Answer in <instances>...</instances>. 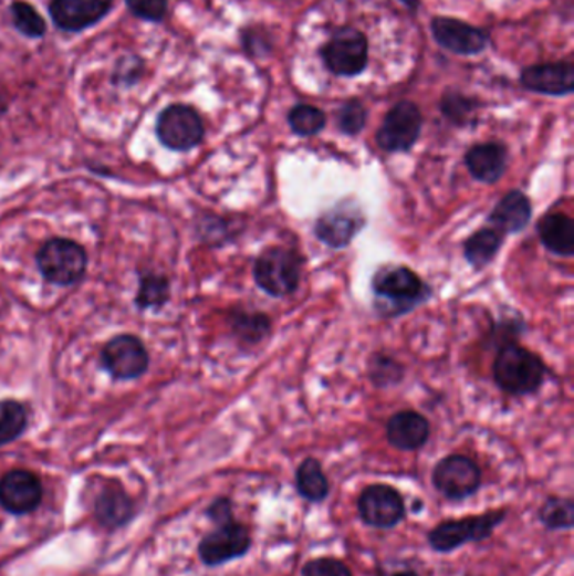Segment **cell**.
<instances>
[{
	"instance_id": "obj_37",
	"label": "cell",
	"mask_w": 574,
	"mask_h": 576,
	"mask_svg": "<svg viewBox=\"0 0 574 576\" xmlns=\"http://www.w3.org/2000/svg\"><path fill=\"white\" fill-rule=\"evenodd\" d=\"M243 46L251 56H263L272 51V35H268L264 29H248L243 32Z\"/></svg>"
},
{
	"instance_id": "obj_2",
	"label": "cell",
	"mask_w": 574,
	"mask_h": 576,
	"mask_svg": "<svg viewBox=\"0 0 574 576\" xmlns=\"http://www.w3.org/2000/svg\"><path fill=\"white\" fill-rule=\"evenodd\" d=\"M544 376L546 366L543 359L518 344L502 347L493 363V378L509 395H532L543 385Z\"/></svg>"
},
{
	"instance_id": "obj_35",
	"label": "cell",
	"mask_w": 574,
	"mask_h": 576,
	"mask_svg": "<svg viewBox=\"0 0 574 576\" xmlns=\"http://www.w3.org/2000/svg\"><path fill=\"white\" fill-rule=\"evenodd\" d=\"M135 18L147 22H163L169 12V0H125Z\"/></svg>"
},
{
	"instance_id": "obj_1",
	"label": "cell",
	"mask_w": 574,
	"mask_h": 576,
	"mask_svg": "<svg viewBox=\"0 0 574 576\" xmlns=\"http://www.w3.org/2000/svg\"><path fill=\"white\" fill-rule=\"evenodd\" d=\"M208 514L218 527L206 534L199 545L202 563L219 566L247 555L251 546L250 530L234 521L231 501L226 498L216 499Z\"/></svg>"
},
{
	"instance_id": "obj_18",
	"label": "cell",
	"mask_w": 574,
	"mask_h": 576,
	"mask_svg": "<svg viewBox=\"0 0 574 576\" xmlns=\"http://www.w3.org/2000/svg\"><path fill=\"white\" fill-rule=\"evenodd\" d=\"M386 437L395 449L413 452L421 449L430 437V423L418 411L405 410L393 415L386 425Z\"/></svg>"
},
{
	"instance_id": "obj_5",
	"label": "cell",
	"mask_w": 574,
	"mask_h": 576,
	"mask_svg": "<svg viewBox=\"0 0 574 576\" xmlns=\"http://www.w3.org/2000/svg\"><path fill=\"white\" fill-rule=\"evenodd\" d=\"M88 255L85 248L73 240L54 238L43 244L38 253V266L48 282L73 285L85 275Z\"/></svg>"
},
{
	"instance_id": "obj_3",
	"label": "cell",
	"mask_w": 574,
	"mask_h": 576,
	"mask_svg": "<svg viewBox=\"0 0 574 576\" xmlns=\"http://www.w3.org/2000/svg\"><path fill=\"white\" fill-rule=\"evenodd\" d=\"M428 286L406 266H386L373 279V291L380 314L388 317L411 311L428 297Z\"/></svg>"
},
{
	"instance_id": "obj_12",
	"label": "cell",
	"mask_w": 574,
	"mask_h": 576,
	"mask_svg": "<svg viewBox=\"0 0 574 576\" xmlns=\"http://www.w3.org/2000/svg\"><path fill=\"white\" fill-rule=\"evenodd\" d=\"M102 363L113 378L135 379L147 371L148 354L140 339L125 334L113 337L103 347Z\"/></svg>"
},
{
	"instance_id": "obj_22",
	"label": "cell",
	"mask_w": 574,
	"mask_h": 576,
	"mask_svg": "<svg viewBox=\"0 0 574 576\" xmlns=\"http://www.w3.org/2000/svg\"><path fill=\"white\" fill-rule=\"evenodd\" d=\"M131 498L124 489L109 484L100 492L95 501V513L100 523L105 526H121L127 523L134 514Z\"/></svg>"
},
{
	"instance_id": "obj_13",
	"label": "cell",
	"mask_w": 574,
	"mask_h": 576,
	"mask_svg": "<svg viewBox=\"0 0 574 576\" xmlns=\"http://www.w3.org/2000/svg\"><path fill=\"white\" fill-rule=\"evenodd\" d=\"M435 41L445 50L462 56L480 54L489 44V34L483 29L453 18H435L431 21Z\"/></svg>"
},
{
	"instance_id": "obj_14",
	"label": "cell",
	"mask_w": 574,
	"mask_h": 576,
	"mask_svg": "<svg viewBox=\"0 0 574 576\" xmlns=\"http://www.w3.org/2000/svg\"><path fill=\"white\" fill-rule=\"evenodd\" d=\"M113 0H53L50 15L64 32H82L98 24L109 14Z\"/></svg>"
},
{
	"instance_id": "obj_15",
	"label": "cell",
	"mask_w": 574,
	"mask_h": 576,
	"mask_svg": "<svg viewBox=\"0 0 574 576\" xmlns=\"http://www.w3.org/2000/svg\"><path fill=\"white\" fill-rule=\"evenodd\" d=\"M43 488L29 471H11L0 479V504L8 513L22 516L40 506Z\"/></svg>"
},
{
	"instance_id": "obj_7",
	"label": "cell",
	"mask_w": 574,
	"mask_h": 576,
	"mask_svg": "<svg viewBox=\"0 0 574 576\" xmlns=\"http://www.w3.org/2000/svg\"><path fill=\"white\" fill-rule=\"evenodd\" d=\"M322 60L331 73L337 76H357L369 63V43L359 29H335L331 40L321 51Z\"/></svg>"
},
{
	"instance_id": "obj_30",
	"label": "cell",
	"mask_w": 574,
	"mask_h": 576,
	"mask_svg": "<svg viewBox=\"0 0 574 576\" xmlns=\"http://www.w3.org/2000/svg\"><path fill=\"white\" fill-rule=\"evenodd\" d=\"M169 280L156 273L142 276L138 289L137 305L142 308L163 307L169 301Z\"/></svg>"
},
{
	"instance_id": "obj_38",
	"label": "cell",
	"mask_w": 574,
	"mask_h": 576,
	"mask_svg": "<svg viewBox=\"0 0 574 576\" xmlns=\"http://www.w3.org/2000/svg\"><path fill=\"white\" fill-rule=\"evenodd\" d=\"M9 108V96L6 92L4 86L0 85V117L8 112Z\"/></svg>"
},
{
	"instance_id": "obj_17",
	"label": "cell",
	"mask_w": 574,
	"mask_h": 576,
	"mask_svg": "<svg viewBox=\"0 0 574 576\" xmlns=\"http://www.w3.org/2000/svg\"><path fill=\"white\" fill-rule=\"evenodd\" d=\"M364 227V216L357 208H344L335 206L331 211L324 212L315 223L314 233L322 243L341 250L346 248Z\"/></svg>"
},
{
	"instance_id": "obj_31",
	"label": "cell",
	"mask_w": 574,
	"mask_h": 576,
	"mask_svg": "<svg viewBox=\"0 0 574 576\" xmlns=\"http://www.w3.org/2000/svg\"><path fill=\"white\" fill-rule=\"evenodd\" d=\"M440 108L448 121L457 125H466L477 111V102L462 93H447L441 98Z\"/></svg>"
},
{
	"instance_id": "obj_16",
	"label": "cell",
	"mask_w": 574,
	"mask_h": 576,
	"mask_svg": "<svg viewBox=\"0 0 574 576\" xmlns=\"http://www.w3.org/2000/svg\"><path fill=\"white\" fill-rule=\"evenodd\" d=\"M521 85L541 95H570L574 90V66L570 61L532 64L522 70Z\"/></svg>"
},
{
	"instance_id": "obj_4",
	"label": "cell",
	"mask_w": 574,
	"mask_h": 576,
	"mask_svg": "<svg viewBox=\"0 0 574 576\" xmlns=\"http://www.w3.org/2000/svg\"><path fill=\"white\" fill-rule=\"evenodd\" d=\"M302 266V256L296 251L283 247L267 248L254 262V282L264 294L286 297L299 289Z\"/></svg>"
},
{
	"instance_id": "obj_19",
	"label": "cell",
	"mask_w": 574,
	"mask_h": 576,
	"mask_svg": "<svg viewBox=\"0 0 574 576\" xmlns=\"http://www.w3.org/2000/svg\"><path fill=\"white\" fill-rule=\"evenodd\" d=\"M467 169L477 181L493 185L508 169V149L499 142L477 144L466 154Z\"/></svg>"
},
{
	"instance_id": "obj_11",
	"label": "cell",
	"mask_w": 574,
	"mask_h": 576,
	"mask_svg": "<svg viewBox=\"0 0 574 576\" xmlns=\"http://www.w3.org/2000/svg\"><path fill=\"white\" fill-rule=\"evenodd\" d=\"M357 511L367 526L389 530L401 523L406 507L401 494L395 488L374 484L361 492Z\"/></svg>"
},
{
	"instance_id": "obj_25",
	"label": "cell",
	"mask_w": 574,
	"mask_h": 576,
	"mask_svg": "<svg viewBox=\"0 0 574 576\" xmlns=\"http://www.w3.org/2000/svg\"><path fill=\"white\" fill-rule=\"evenodd\" d=\"M11 18L14 28L29 40H40L46 34L48 25L43 15L38 12L34 6L28 4L24 0H15L11 4Z\"/></svg>"
},
{
	"instance_id": "obj_32",
	"label": "cell",
	"mask_w": 574,
	"mask_h": 576,
	"mask_svg": "<svg viewBox=\"0 0 574 576\" xmlns=\"http://www.w3.org/2000/svg\"><path fill=\"white\" fill-rule=\"evenodd\" d=\"M369 378L374 385H396L401 381L403 366L393 357L374 354L369 362Z\"/></svg>"
},
{
	"instance_id": "obj_20",
	"label": "cell",
	"mask_w": 574,
	"mask_h": 576,
	"mask_svg": "<svg viewBox=\"0 0 574 576\" xmlns=\"http://www.w3.org/2000/svg\"><path fill=\"white\" fill-rule=\"evenodd\" d=\"M532 218L531 199L521 191H511L497 202L489 221L501 233H519Z\"/></svg>"
},
{
	"instance_id": "obj_36",
	"label": "cell",
	"mask_w": 574,
	"mask_h": 576,
	"mask_svg": "<svg viewBox=\"0 0 574 576\" xmlns=\"http://www.w3.org/2000/svg\"><path fill=\"white\" fill-rule=\"evenodd\" d=\"M302 576H353V573L341 559L315 558L303 566Z\"/></svg>"
},
{
	"instance_id": "obj_21",
	"label": "cell",
	"mask_w": 574,
	"mask_h": 576,
	"mask_svg": "<svg viewBox=\"0 0 574 576\" xmlns=\"http://www.w3.org/2000/svg\"><path fill=\"white\" fill-rule=\"evenodd\" d=\"M541 243L560 256H573L574 223L564 212H551L538 224Z\"/></svg>"
},
{
	"instance_id": "obj_26",
	"label": "cell",
	"mask_w": 574,
	"mask_h": 576,
	"mask_svg": "<svg viewBox=\"0 0 574 576\" xmlns=\"http://www.w3.org/2000/svg\"><path fill=\"white\" fill-rule=\"evenodd\" d=\"M233 333L248 344H258L272 329V322L260 312H238L231 318Z\"/></svg>"
},
{
	"instance_id": "obj_34",
	"label": "cell",
	"mask_w": 574,
	"mask_h": 576,
	"mask_svg": "<svg viewBox=\"0 0 574 576\" xmlns=\"http://www.w3.org/2000/svg\"><path fill=\"white\" fill-rule=\"evenodd\" d=\"M144 75V61L137 54H125L113 67L112 83L118 86H134Z\"/></svg>"
},
{
	"instance_id": "obj_27",
	"label": "cell",
	"mask_w": 574,
	"mask_h": 576,
	"mask_svg": "<svg viewBox=\"0 0 574 576\" xmlns=\"http://www.w3.org/2000/svg\"><path fill=\"white\" fill-rule=\"evenodd\" d=\"M28 427L24 407L14 400L0 401V447L14 442Z\"/></svg>"
},
{
	"instance_id": "obj_10",
	"label": "cell",
	"mask_w": 574,
	"mask_h": 576,
	"mask_svg": "<svg viewBox=\"0 0 574 576\" xmlns=\"http://www.w3.org/2000/svg\"><path fill=\"white\" fill-rule=\"evenodd\" d=\"M435 489L447 499L462 501L480 489L479 465L466 455H448L435 465L431 475Z\"/></svg>"
},
{
	"instance_id": "obj_9",
	"label": "cell",
	"mask_w": 574,
	"mask_h": 576,
	"mask_svg": "<svg viewBox=\"0 0 574 576\" xmlns=\"http://www.w3.org/2000/svg\"><path fill=\"white\" fill-rule=\"evenodd\" d=\"M424 128V115L413 102L396 103L377 130V146L385 153H408Z\"/></svg>"
},
{
	"instance_id": "obj_8",
	"label": "cell",
	"mask_w": 574,
	"mask_h": 576,
	"mask_svg": "<svg viewBox=\"0 0 574 576\" xmlns=\"http://www.w3.org/2000/svg\"><path fill=\"white\" fill-rule=\"evenodd\" d=\"M156 132L167 149L187 153L201 144L205 138V124L201 115L192 106L176 103L160 112Z\"/></svg>"
},
{
	"instance_id": "obj_29",
	"label": "cell",
	"mask_w": 574,
	"mask_h": 576,
	"mask_svg": "<svg viewBox=\"0 0 574 576\" xmlns=\"http://www.w3.org/2000/svg\"><path fill=\"white\" fill-rule=\"evenodd\" d=\"M540 520L547 530H571L574 523V504L571 499H546L540 510Z\"/></svg>"
},
{
	"instance_id": "obj_6",
	"label": "cell",
	"mask_w": 574,
	"mask_h": 576,
	"mask_svg": "<svg viewBox=\"0 0 574 576\" xmlns=\"http://www.w3.org/2000/svg\"><path fill=\"white\" fill-rule=\"evenodd\" d=\"M508 517V511H489L482 516L445 521L428 534V542L435 552L450 553L467 543L483 542L499 524Z\"/></svg>"
},
{
	"instance_id": "obj_24",
	"label": "cell",
	"mask_w": 574,
	"mask_h": 576,
	"mask_svg": "<svg viewBox=\"0 0 574 576\" xmlns=\"http://www.w3.org/2000/svg\"><path fill=\"white\" fill-rule=\"evenodd\" d=\"M296 491L300 492L303 499L311 502H322L331 491L327 475L322 471V465L319 460L305 459L296 469Z\"/></svg>"
},
{
	"instance_id": "obj_39",
	"label": "cell",
	"mask_w": 574,
	"mask_h": 576,
	"mask_svg": "<svg viewBox=\"0 0 574 576\" xmlns=\"http://www.w3.org/2000/svg\"><path fill=\"white\" fill-rule=\"evenodd\" d=\"M403 2H405V4L408 6L409 9H413V11H415V9H418L419 6L418 0H403Z\"/></svg>"
},
{
	"instance_id": "obj_33",
	"label": "cell",
	"mask_w": 574,
	"mask_h": 576,
	"mask_svg": "<svg viewBox=\"0 0 574 576\" xmlns=\"http://www.w3.org/2000/svg\"><path fill=\"white\" fill-rule=\"evenodd\" d=\"M367 111L359 100H349L341 106L337 115V124L341 132L346 135H357L366 127Z\"/></svg>"
},
{
	"instance_id": "obj_40",
	"label": "cell",
	"mask_w": 574,
	"mask_h": 576,
	"mask_svg": "<svg viewBox=\"0 0 574 576\" xmlns=\"http://www.w3.org/2000/svg\"><path fill=\"white\" fill-rule=\"evenodd\" d=\"M395 576H418V575H416L415 572H401V573H396Z\"/></svg>"
},
{
	"instance_id": "obj_28",
	"label": "cell",
	"mask_w": 574,
	"mask_h": 576,
	"mask_svg": "<svg viewBox=\"0 0 574 576\" xmlns=\"http://www.w3.org/2000/svg\"><path fill=\"white\" fill-rule=\"evenodd\" d=\"M327 117L314 105H296L289 112V125L293 134L300 137H312L324 130Z\"/></svg>"
},
{
	"instance_id": "obj_23",
	"label": "cell",
	"mask_w": 574,
	"mask_h": 576,
	"mask_svg": "<svg viewBox=\"0 0 574 576\" xmlns=\"http://www.w3.org/2000/svg\"><path fill=\"white\" fill-rule=\"evenodd\" d=\"M502 243H504V237H502L501 231H497L495 228H482L466 241L463 255H466L470 265L476 266V269H483L499 255Z\"/></svg>"
}]
</instances>
